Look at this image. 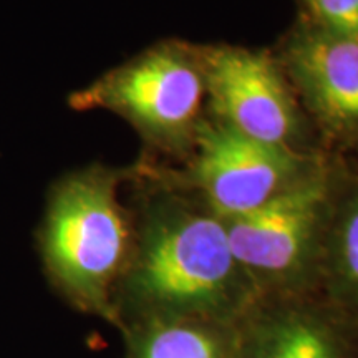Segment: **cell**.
Instances as JSON below:
<instances>
[{
    "instance_id": "obj_8",
    "label": "cell",
    "mask_w": 358,
    "mask_h": 358,
    "mask_svg": "<svg viewBox=\"0 0 358 358\" xmlns=\"http://www.w3.org/2000/svg\"><path fill=\"white\" fill-rule=\"evenodd\" d=\"M285 69L317 120L332 131H358V40L308 24L285 45Z\"/></svg>"
},
{
    "instance_id": "obj_1",
    "label": "cell",
    "mask_w": 358,
    "mask_h": 358,
    "mask_svg": "<svg viewBox=\"0 0 358 358\" xmlns=\"http://www.w3.org/2000/svg\"><path fill=\"white\" fill-rule=\"evenodd\" d=\"M131 256L113 299L115 329L145 320L234 325L259 292L232 252L226 224L201 203L141 191Z\"/></svg>"
},
{
    "instance_id": "obj_2",
    "label": "cell",
    "mask_w": 358,
    "mask_h": 358,
    "mask_svg": "<svg viewBox=\"0 0 358 358\" xmlns=\"http://www.w3.org/2000/svg\"><path fill=\"white\" fill-rule=\"evenodd\" d=\"M127 171L90 166L53 182L38 224L37 250L53 292L66 306L115 329L113 299L134 241L131 209L118 189Z\"/></svg>"
},
{
    "instance_id": "obj_4",
    "label": "cell",
    "mask_w": 358,
    "mask_h": 358,
    "mask_svg": "<svg viewBox=\"0 0 358 358\" xmlns=\"http://www.w3.org/2000/svg\"><path fill=\"white\" fill-rule=\"evenodd\" d=\"M206 95L201 53L161 43L71 93L69 105L111 111L151 145L181 148L194 143Z\"/></svg>"
},
{
    "instance_id": "obj_5",
    "label": "cell",
    "mask_w": 358,
    "mask_h": 358,
    "mask_svg": "<svg viewBox=\"0 0 358 358\" xmlns=\"http://www.w3.org/2000/svg\"><path fill=\"white\" fill-rule=\"evenodd\" d=\"M189 182L222 221L245 216L320 166L294 146L268 145L221 122L201 123Z\"/></svg>"
},
{
    "instance_id": "obj_11",
    "label": "cell",
    "mask_w": 358,
    "mask_h": 358,
    "mask_svg": "<svg viewBox=\"0 0 358 358\" xmlns=\"http://www.w3.org/2000/svg\"><path fill=\"white\" fill-rule=\"evenodd\" d=\"M303 6L317 29L358 40V0H303Z\"/></svg>"
},
{
    "instance_id": "obj_10",
    "label": "cell",
    "mask_w": 358,
    "mask_h": 358,
    "mask_svg": "<svg viewBox=\"0 0 358 358\" xmlns=\"http://www.w3.org/2000/svg\"><path fill=\"white\" fill-rule=\"evenodd\" d=\"M317 292L358 330V189L337 194Z\"/></svg>"
},
{
    "instance_id": "obj_6",
    "label": "cell",
    "mask_w": 358,
    "mask_h": 358,
    "mask_svg": "<svg viewBox=\"0 0 358 358\" xmlns=\"http://www.w3.org/2000/svg\"><path fill=\"white\" fill-rule=\"evenodd\" d=\"M206 93L217 122L268 143L292 146L302 131L292 92L266 53L236 47L201 52Z\"/></svg>"
},
{
    "instance_id": "obj_9",
    "label": "cell",
    "mask_w": 358,
    "mask_h": 358,
    "mask_svg": "<svg viewBox=\"0 0 358 358\" xmlns=\"http://www.w3.org/2000/svg\"><path fill=\"white\" fill-rule=\"evenodd\" d=\"M124 358H237L234 325L145 320L120 330Z\"/></svg>"
},
{
    "instance_id": "obj_3",
    "label": "cell",
    "mask_w": 358,
    "mask_h": 358,
    "mask_svg": "<svg viewBox=\"0 0 358 358\" xmlns=\"http://www.w3.org/2000/svg\"><path fill=\"white\" fill-rule=\"evenodd\" d=\"M337 194L320 164L262 208L224 221L232 252L259 295L317 290Z\"/></svg>"
},
{
    "instance_id": "obj_7",
    "label": "cell",
    "mask_w": 358,
    "mask_h": 358,
    "mask_svg": "<svg viewBox=\"0 0 358 358\" xmlns=\"http://www.w3.org/2000/svg\"><path fill=\"white\" fill-rule=\"evenodd\" d=\"M234 330L237 358H358V330L317 290L259 295Z\"/></svg>"
}]
</instances>
